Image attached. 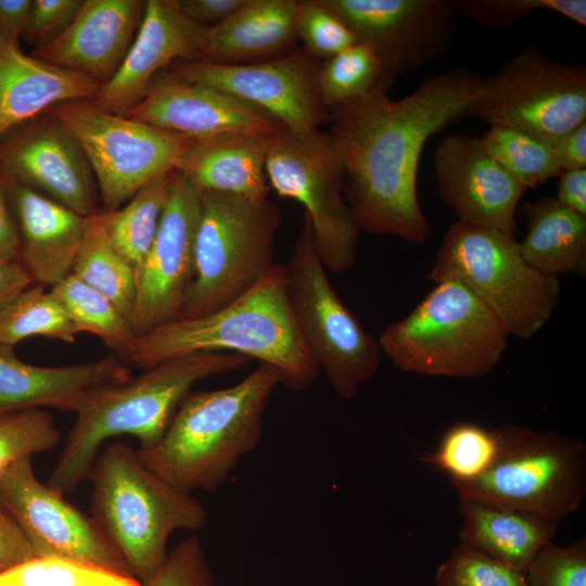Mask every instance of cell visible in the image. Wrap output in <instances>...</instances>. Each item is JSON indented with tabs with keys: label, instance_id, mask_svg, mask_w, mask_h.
Here are the masks:
<instances>
[{
	"label": "cell",
	"instance_id": "cell-46",
	"mask_svg": "<svg viewBox=\"0 0 586 586\" xmlns=\"http://www.w3.org/2000/svg\"><path fill=\"white\" fill-rule=\"evenodd\" d=\"M247 0H175L180 12L203 28L221 24L237 13Z\"/></svg>",
	"mask_w": 586,
	"mask_h": 586
},
{
	"label": "cell",
	"instance_id": "cell-39",
	"mask_svg": "<svg viewBox=\"0 0 586 586\" xmlns=\"http://www.w3.org/2000/svg\"><path fill=\"white\" fill-rule=\"evenodd\" d=\"M457 3L459 14L495 29L510 27L538 10L586 25L585 0H457Z\"/></svg>",
	"mask_w": 586,
	"mask_h": 586
},
{
	"label": "cell",
	"instance_id": "cell-27",
	"mask_svg": "<svg viewBox=\"0 0 586 586\" xmlns=\"http://www.w3.org/2000/svg\"><path fill=\"white\" fill-rule=\"evenodd\" d=\"M462 525L459 544L524 573L560 522L475 498H459Z\"/></svg>",
	"mask_w": 586,
	"mask_h": 586
},
{
	"label": "cell",
	"instance_id": "cell-17",
	"mask_svg": "<svg viewBox=\"0 0 586 586\" xmlns=\"http://www.w3.org/2000/svg\"><path fill=\"white\" fill-rule=\"evenodd\" d=\"M201 190L175 169L156 237L136 271L131 323L137 336L179 317L194 279Z\"/></svg>",
	"mask_w": 586,
	"mask_h": 586
},
{
	"label": "cell",
	"instance_id": "cell-26",
	"mask_svg": "<svg viewBox=\"0 0 586 586\" xmlns=\"http://www.w3.org/2000/svg\"><path fill=\"white\" fill-rule=\"evenodd\" d=\"M100 87L84 74L26 54L0 34V138L56 104L93 100Z\"/></svg>",
	"mask_w": 586,
	"mask_h": 586
},
{
	"label": "cell",
	"instance_id": "cell-48",
	"mask_svg": "<svg viewBox=\"0 0 586 586\" xmlns=\"http://www.w3.org/2000/svg\"><path fill=\"white\" fill-rule=\"evenodd\" d=\"M552 145L561 171L586 168V122L566 132Z\"/></svg>",
	"mask_w": 586,
	"mask_h": 586
},
{
	"label": "cell",
	"instance_id": "cell-2",
	"mask_svg": "<svg viewBox=\"0 0 586 586\" xmlns=\"http://www.w3.org/2000/svg\"><path fill=\"white\" fill-rule=\"evenodd\" d=\"M202 352H225L276 367L283 385L309 388L319 368L297 329L284 265L275 263L244 294L207 315L178 318L137 336L123 356L137 367Z\"/></svg>",
	"mask_w": 586,
	"mask_h": 586
},
{
	"label": "cell",
	"instance_id": "cell-25",
	"mask_svg": "<svg viewBox=\"0 0 586 586\" xmlns=\"http://www.w3.org/2000/svg\"><path fill=\"white\" fill-rule=\"evenodd\" d=\"M298 0H247L221 24L204 28L198 58L224 65L253 64L295 51Z\"/></svg>",
	"mask_w": 586,
	"mask_h": 586
},
{
	"label": "cell",
	"instance_id": "cell-42",
	"mask_svg": "<svg viewBox=\"0 0 586 586\" xmlns=\"http://www.w3.org/2000/svg\"><path fill=\"white\" fill-rule=\"evenodd\" d=\"M527 586H586V539L547 543L524 572Z\"/></svg>",
	"mask_w": 586,
	"mask_h": 586
},
{
	"label": "cell",
	"instance_id": "cell-38",
	"mask_svg": "<svg viewBox=\"0 0 586 586\" xmlns=\"http://www.w3.org/2000/svg\"><path fill=\"white\" fill-rule=\"evenodd\" d=\"M61 440L44 409L0 411V473L15 460L55 447Z\"/></svg>",
	"mask_w": 586,
	"mask_h": 586
},
{
	"label": "cell",
	"instance_id": "cell-50",
	"mask_svg": "<svg viewBox=\"0 0 586 586\" xmlns=\"http://www.w3.org/2000/svg\"><path fill=\"white\" fill-rule=\"evenodd\" d=\"M33 0H0V34L20 44Z\"/></svg>",
	"mask_w": 586,
	"mask_h": 586
},
{
	"label": "cell",
	"instance_id": "cell-7",
	"mask_svg": "<svg viewBox=\"0 0 586 586\" xmlns=\"http://www.w3.org/2000/svg\"><path fill=\"white\" fill-rule=\"evenodd\" d=\"M279 226L268 198L201 191L194 279L178 318L207 315L247 292L275 264Z\"/></svg>",
	"mask_w": 586,
	"mask_h": 586
},
{
	"label": "cell",
	"instance_id": "cell-51",
	"mask_svg": "<svg viewBox=\"0 0 586 586\" xmlns=\"http://www.w3.org/2000/svg\"><path fill=\"white\" fill-rule=\"evenodd\" d=\"M31 284L30 276L20 262L0 260V304Z\"/></svg>",
	"mask_w": 586,
	"mask_h": 586
},
{
	"label": "cell",
	"instance_id": "cell-29",
	"mask_svg": "<svg viewBox=\"0 0 586 586\" xmlns=\"http://www.w3.org/2000/svg\"><path fill=\"white\" fill-rule=\"evenodd\" d=\"M527 232L519 242L523 259L537 271L558 277L586 275V217L546 196L525 203Z\"/></svg>",
	"mask_w": 586,
	"mask_h": 586
},
{
	"label": "cell",
	"instance_id": "cell-6",
	"mask_svg": "<svg viewBox=\"0 0 586 586\" xmlns=\"http://www.w3.org/2000/svg\"><path fill=\"white\" fill-rule=\"evenodd\" d=\"M509 332L496 315L460 282H435L404 318L378 339L381 353L405 372L475 379L500 360Z\"/></svg>",
	"mask_w": 586,
	"mask_h": 586
},
{
	"label": "cell",
	"instance_id": "cell-18",
	"mask_svg": "<svg viewBox=\"0 0 586 586\" xmlns=\"http://www.w3.org/2000/svg\"><path fill=\"white\" fill-rule=\"evenodd\" d=\"M0 170L77 214L99 211L97 184L78 143L49 114L43 113L0 138Z\"/></svg>",
	"mask_w": 586,
	"mask_h": 586
},
{
	"label": "cell",
	"instance_id": "cell-8",
	"mask_svg": "<svg viewBox=\"0 0 586 586\" xmlns=\"http://www.w3.org/2000/svg\"><path fill=\"white\" fill-rule=\"evenodd\" d=\"M428 277L463 284L520 339L548 322L560 295L558 277L530 266L514 235L460 220L446 231Z\"/></svg>",
	"mask_w": 586,
	"mask_h": 586
},
{
	"label": "cell",
	"instance_id": "cell-1",
	"mask_svg": "<svg viewBox=\"0 0 586 586\" xmlns=\"http://www.w3.org/2000/svg\"><path fill=\"white\" fill-rule=\"evenodd\" d=\"M483 78L454 67L392 100L385 88L328 110L327 133L340 165L346 203L369 233L426 242L432 226L417 190L420 156L428 140L467 116Z\"/></svg>",
	"mask_w": 586,
	"mask_h": 586
},
{
	"label": "cell",
	"instance_id": "cell-37",
	"mask_svg": "<svg viewBox=\"0 0 586 586\" xmlns=\"http://www.w3.org/2000/svg\"><path fill=\"white\" fill-rule=\"evenodd\" d=\"M0 586H143L131 575L62 557H34L0 573Z\"/></svg>",
	"mask_w": 586,
	"mask_h": 586
},
{
	"label": "cell",
	"instance_id": "cell-3",
	"mask_svg": "<svg viewBox=\"0 0 586 586\" xmlns=\"http://www.w3.org/2000/svg\"><path fill=\"white\" fill-rule=\"evenodd\" d=\"M250 360L233 353H195L100 388L76 412L48 485L62 495L74 491L88 480L101 447L113 437L130 435L139 448L154 446L195 383L243 368Z\"/></svg>",
	"mask_w": 586,
	"mask_h": 586
},
{
	"label": "cell",
	"instance_id": "cell-30",
	"mask_svg": "<svg viewBox=\"0 0 586 586\" xmlns=\"http://www.w3.org/2000/svg\"><path fill=\"white\" fill-rule=\"evenodd\" d=\"M174 174L175 169L153 179L117 209L99 211L109 241L131 265L135 273L156 237Z\"/></svg>",
	"mask_w": 586,
	"mask_h": 586
},
{
	"label": "cell",
	"instance_id": "cell-36",
	"mask_svg": "<svg viewBox=\"0 0 586 586\" xmlns=\"http://www.w3.org/2000/svg\"><path fill=\"white\" fill-rule=\"evenodd\" d=\"M480 140L486 151L525 190L536 188L562 173L552 143L526 132L491 126Z\"/></svg>",
	"mask_w": 586,
	"mask_h": 586
},
{
	"label": "cell",
	"instance_id": "cell-11",
	"mask_svg": "<svg viewBox=\"0 0 586 586\" xmlns=\"http://www.w3.org/2000/svg\"><path fill=\"white\" fill-rule=\"evenodd\" d=\"M78 143L92 170L104 211L123 206L146 183L171 171L194 139L107 112L93 100L47 112Z\"/></svg>",
	"mask_w": 586,
	"mask_h": 586
},
{
	"label": "cell",
	"instance_id": "cell-23",
	"mask_svg": "<svg viewBox=\"0 0 586 586\" xmlns=\"http://www.w3.org/2000/svg\"><path fill=\"white\" fill-rule=\"evenodd\" d=\"M130 377L116 356L71 366H35L0 344V411L52 407L77 412L100 388Z\"/></svg>",
	"mask_w": 586,
	"mask_h": 586
},
{
	"label": "cell",
	"instance_id": "cell-33",
	"mask_svg": "<svg viewBox=\"0 0 586 586\" xmlns=\"http://www.w3.org/2000/svg\"><path fill=\"white\" fill-rule=\"evenodd\" d=\"M80 332L99 337L122 357L137 339L131 320L106 296L73 273L50 288Z\"/></svg>",
	"mask_w": 586,
	"mask_h": 586
},
{
	"label": "cell",
	"instance_id": "cell-19",
	"mask_svg": "<svg viewBox=\"0 0 586 586\" xmlns=\"http://www.w3.org/2000/svg\"><path fill=\"white\" fill-rule=\"evenodd\" d=\"M124 115L194 140L271 137L285 130L271 115L234 95L166 72L154 77L142 100Z\"/></svg>",
	"mask_w": 586,
	"mask_h": 586
},
{
	"label": "cell",
	"instance_id": "cell-41",
	"mask_svg": "<svg viewBox=\"0 0 586 586\" xmlns=\"http://www.w3.org/2000/svg\"><path fill=\"white\" fill-rule=\"evenodd\" d=\"M296 31L304 49L320 62L357 42L352 30L319 0H298Z\"/></svg>",
	"mask_w": 586,
	"mask_h": 586
},
{
	"label": "cell",
	"instance_id": "cell-31",
	"mask_svg": "<svg viewBox=\"0 0 586 586\" xmlns=\"http://www.w3.org/2000/svg\"><path fill=\"white\" fill-rule=\"evenodd\" d=\"M99 211L86 218L71 273L106 296L131 320L136 300L135 269L109 241Z\"/></svg>",
	"mask_w": 586,
	"mask_h": 586
},
{
	"label": "cell",
	"instance_id": "cell-43",
	"mask_svg": "<svg viewBox=\"0 0 586 586\" xmlns=\"http://www.w3.org/2000/svg\"><path fill=\"white\" fill-rule=\"evenodd\" d=\"M143 586H217L199 536H189L174 547L162 568Z\"/></svg>",
	"mask_w": 586,
	"mask_h": 586
},
{
	"label": "cell",
	"instance_id": "cell-4",
	"mask_svg": "<svg viewBox=\"0 0 586 586\" xmlns=\"http://www.w3.org/2000/svg\"><path fill=\"white\" fill-rule=\"evenodd\" d=\"M280 384L281 372L259 362L234 385L190 392L161 441L136 449L139 459L184 493L217 489L239 460L259 444L264 412Z\"/></svg>",
	"mask_w": 586,
	"mask_h": 586
},
{
	"label": "cell",
	"instance_id": "cell-28",
	"mask_svg": "<svg viewBox=\"0 0 586 586\" xmlns=\"http://www.w3.org/2000/svg\"><path fill=\"white\" fill-rule=\"evenodd\" d=\"M271 137L237 135L195 140L175 169L201 191L268 198L265 164Z\"/></svg>",
	"mask_w": 586,
	"mask_h": 586
},
{
	"label": "cell",
	"instance_id": "cell-20",
	"mask_svg": "<svg viewBox=\"0 0 586 586\" xmlns=\"http://www.w3.org/2000/svg\"><path fill=\"white\" fill-rule=\"evenodd\" d=\"M433 164L441 199L458 220L515 234V212L525 189L480 139L446 136L435 150Z\"/></svg>",
	"mask_w": 586,
	"mask_h": 586
},
{
	"label": "cell",
	"instance_id": "cell-13",
	"mask_svg": "<svg viewBox=\"0 0 586 586\" xmlns=\"http://www.w3.org/2000/svg\"><path fill=\"white\" fill-rule=\"evenodd\" d=\"M269 187L305 208L322 262L333 273L355 262L359 228L346 203L342 174L327 133L302 140L286 129L270 138L265 164Z\"/></svg>",
	"mask_w": 586,
	"mask_h": 586
},
{
	"label": "cell",
	"instance_id": "cell-22",
	"mask_svg": "<svg viewBox=\"0 0 586 586\" xmlns=\"http://www.w3.org/2000/svg\"><path fill=\"white\" fill-rule=\"evenodd\" d=\"M145 0H82L66 30L31 55L100 86L120 67L145 13Z\"/></svg>",
	"mask_w": 586,
	"mask_h": 586
},
{
	"label": "cell",
	"instance_id": "cell-16",
	"mask_svg": "<svg viewBox=\"0 0 586 586\" xmlns=\"http://www.w3.org/2000/svg\"><path fill=\"white\" fill-rule=\"evenodd\" d=\"M31 459L20 458L0 473V504L36 557L68 558L131 575L92 517L37 479Z\"/></svg>",
	"mask_w": 586,
	"mask_h": 586
},
{
	"label": "cell",
	"instance_id": "cell-5",
	"mask_svg": "<svg viewBox=\"0 0 586 586\" xmlns=\"http://www.w3.org/2000/svg\"><path fill=\"white\" fill-rule=\"evenodd\" d=\"M88 480L92 519L142 584L166 561L173 533L206 526L202 502L149 470L125 443L115 442L101 450Z\"/></svg>",
	"mask_w": 586,
	"mask_h": 586
},
{
	"label": "cell",
	"instance_id": "cell-9",
	"mask_svg": "<svg viewBox=\"0 0 586 586\" xmlns=\"http://www.w3.org/2000/svg\"><path fill=\"white\" fill-rule=\"evenodd\" d=\"M284 268L289 302L308 352L334 393L353 398L377 373L380 346L333 289L305 214Z\"/></svg>",
	"mask_w": 586,
	"mask_h": 586
},
{
	"label": "cell",
	"instance_id": "cell-44",
	"mask_svg": "<svg viewBox=\"0 0 586 586\" xmlns=\"http://www.w3.org/2000/svg\"><path fill=\"white\" fill-rule=\"evenodd\" d=\"M82 0H33L22 39L35 48L60 35L75 18Z\"/></svg>",
	"mask_w": 586,
	"mask_h": 586
},
{
	"label": "cell",
	"instance_id": "cell-12",
	"mask_svg": "<svg viewBox=\"0 0 586 586\" xmlns=\"http://www.w3.org/2000/svg\"><path fill=\"white\" fill-rule=\"evenodd\" d=\"M467 115L553 144L586 122V67L546 59L528 43L483 78Z\"/></svg>",
	"mask_w": 586,
	"mask_h": 586
},
{
	"label": "cell",
	"instance_id": "cell-49",
	"mask_svg": "<svg viewBox=\"0 0 586 586\" xmlns=\"http://www.w3.org/2000/svg\"><path fill=\"white\" fill-rule=\"evenodd\" d=\"M556 200L586 217V168L564 170L559 175Z\"/></svg>",
	"mask_w": 586,
	"mask_h": 586
},
{
	"label": "cell",
	"instance_id": "cell-21",
	"mask_svg": "<svg viewBox=\"0 0 586 586\" xmlns=\"http://www.w3.org/2000/svg\"><path fill=\"white\" fill-rule=\"evenodd\" d=\"M203 30L180 12L175 0H146L142 23L120 67L100 87L93 102L107 112L126 114L171 63L196 60Z\"/></svg>",
	"mask_w": 586,
	"mask_h": 586
},
{
	"label": "cell",
	"instance_id": "cell-15",
	"mask_svg": "<svg viewBox=\"0 0 586 586\" xmlns=\"http://www.w3.org/2000/svg\"><path fill=\"white\" fill-rule=\"evenodd\" d=\"M380 58L387 79L421 68L448 51L457 0H319Z\"/></svg>",
	"mask_w": 586,
	"mask_h": 586
},
{
	"label": "cell",
	"instance_id": "cell-47",
	"mask_svg": "<svg viewBox=\"0 0 586 586\" xmlns=\"http://www.w3.org/2000/svg\"><path fill=\"white\" fill-rule=\"evenodd\" d=\"M20 240L5 178L0 170V260L18 262Z\"/></svg>",
	"mask_w": 586,
	"mask_h": 586
},
{
	"label": "cell",
	"instance_id": "cell-10",
	"mask_svg": "<svg viewBox=\"0 0 586 586\" xmlns=\"http://www.w3.org/2000/svg\"><path fill=\"white\" fill-rule=\"evenodd\" d=\"M499 454L479 479L451 484L459 498L497 502L561 522L586 494V446L555 431L504 424Z\"/></svg>",
	"mask_w": 586,
	"mask_h": 586
},
{
	"label": "cell",
	"instance_id": "cell-34",
	"mask_svg": "<svg viewBox=\"0 0 586 586\" xmlns=\"http://www.w3.org/2000/svg\"><path fill=\"white\" fill-rule=\"evenodd\" d=\"M499 450L498 429L459 422L445 431L435 450L421 460L447 474L450 484L468 483L489 470Z\"/></svg>",
	"mask_w": 586,
	"mask_h": 586
},
{
	"label": "cell",
	"instance_id": "cell-32",
	"mask_svg": "<svg viewBox=\"0 0 586 586\" xmlns=\"http://www.w3.org/2000/svg\"><path fill=\"white\" fill-rule=\"evenodd\" d=\"M46 289L34 283L0 304L1 345L15 347L34 336L76 341L78 329L51 290Z\"/></svg>",
	"mask_w": 586,
	"mask_h": 586
},
{
	"label": "cell",
	"instance_id": "cell-35",
	"mask_svg": "<svg viewBox=\"0 0 586 586\" xmlns=\"http://www.w3.org/2000/svg\"><path fill=\"white\" fill-rule=\"evenodd\" d=\"M392 84L377 52L356 42L320 62L318 87L327 110Z\"/></svg>",
	"mask_w": 586,
	"mask_h": 586
},
{
	"label": "cell",
	"instance_id": "cell-14",
	"mask_svg": "<svg viewBox=\"0 0 586 586\" xmlns=\"http://www.w3.org/2000/svg\"><path fill=\"white\" fill-rule=\"evenodd\" d=\"M319 65L320 61L302 48L253 64L178 60L164 72L220 89L268 113L300 139L315 141L329 116L318 87Z\"/></svg>",
	"mask_w": 586,
	"mask_h": 586
},
{
	"label": "cell",
	"instance_id": "cell-45",
	"mask_svg": "<svg viewBox=\"0 0 586 586\" xmlns=\"http://www.w3.org/2000/svg\"><path fill=\"white\" fill-rule=\"evenodd\" d=\"M36 557L27 537L0 504V573Z\"/></svg>",
	"mask_w": 586,
	"mask_h": 586
},
{
	"label": "cell",
	"instance_id": "cell-24",
	"mask_svg": "<svg viewBox=\"0 0 586 586\" xmlns=\"http://www.w3.org/2000/svg\"><path fill=\"white\" fill-rule=\"evenodd\" d=\"M4 178L17 226L18 262L35 284L52 288L72 271L87 217Z\"/></svg>",
	"mask_w": 586,
	"mask_h": 586
},
{
	"label": "cell",
	"instance_id": "cell-40",
	"mask_svg": "<svg viewBox=\"0 0 586 586\" xmlns=\"http://www.w3.org/2000/svg\"><path fill=\"white\" fill-rule=\"evenodd\" d=\"M435 586H527L524 573L458 545L436 570Z\"/></svg>",
	"mask_w": 586,
	"mask_h": 586
}]
</instances>
